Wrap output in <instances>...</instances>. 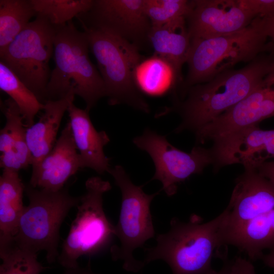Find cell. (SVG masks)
Here are the masks:
<instances>
[{
    "mask_svg": "<svg viewBox=\"0 0 274 274\" xmlns=\"http://www.w3.org/2000/svg\"><path fill=\"white\" fill-rule=\"evenodd\" d=\"M139 149L152 159L155 172L152 180H157L168 196L174 195L178 184L191 176L200 174L208 165L213 164L211 149L196 146L190 152L183 151L170 144L165 136L146 128L133 140Z\"/></svg>",
    "mask_w": 274,
    "mask_h": 274,
    "instance_id": "10",
    "label": "cell"
},
{
    "mask_svg": "<svg viewBox=\"0 0 274 274\" xmlns=\"http://www.w3.org/2000/svg\"><path fill=\"white\" fill-rule=\"evenodd\" d=\"M55 26L39 15L0 52V61L44 104L54 53Z\"/></svg>",
    "mask_w": 274,
    "mask_h": 274,
    "instance_id": "9",
    "label": "cell"
},
{
    "mask_svg": "<svg viewBox=\"0 0 274 274\" xmlns=\"http://www.w3.org/2000/svg\"><path fill=\"white\" fill-rule=\"evenodd\" d=\"M29 203L24 207L13 246L38 254L46 252L49 263L57 260L59 229L70 210L77 207L80 197L71 195L66 188L52 191L33 187L24 191Z\"/></svg>",
    "mask_w": 274,
    "mask_h": 274,
    "instance_id": "5",
    "label": "cell"
},
{
    "mask_svg": "<svg viewBox=\"0 0 274 274\" xmlns=\"http://www.w3.org/2000/svg\"><path fill=\"white\" fill-rule=\"evenodd\" d=\"M262 18L244 29L217 37L193 39L186 63L185 87L209 81L241 62H251L269 48Z\"/></svg>",
    "mask_w": 274,
    "mask_h": 274,
    "instance_id": "4",
    "label": "cell"
},
{
    "mask_svg": "<svg viewBox=\"0 0 274 274\" xmlns=\"http://www.w3.org/2000/svg\"><path fill=\"white\" fill-rule=\"evenodd\" d=\"M134 80L142 94L156 97L168 93L179 81L170 63L154 54L138 63L134 71Z\"/></svg>",
    "mask_w": 274,
    "mask_h": 274,
    "instance_id": "23",
    "label": "cell"
},
{
    "mask_svg": "<svg viewBox=\"0 0 274 274\" xmlns=\"http://www.w3.org/2000/svg\"><path fill=\"white\" fill-rule=\"evenodd\" d=\"M64 274H97L93 272L90 268V265L86 266L85 267H78L66 269L64 271Z\"/></svg>",
    "mask_w": 274,
    "mask_h": 274,
    "instance_id": "33",
    "label": "cell"
},
{
    "mask_svg": "<svg viewBox=\"0 0 274 274\" xmlns=\"http://www.w3.org/2000/svg\"><path fill=\"white\" fill-rule=\"evenodd\" d=\"M255 17H266L274 14V0H243Z\"/></svg>",
    "mask_w": 274,
    "mask_h": 274,
    "instance_id": "29",
    "label": "cell"
},
{
    "mask_svg": "<svg viewBox=\"0 0 274 274\" xmlns=\"http://www.w3.org/2000/svg\"><path fill=\"white\" fill-rule=\"evenodd\" d=\"M145 11L152 27L186 18L191 5L187 0H145Z\"/></svg>",
    "mask_w": 274,
    "mask_h": 274,
    "instance_id": "27",
    "label": "cell"
},
{
    "mask_svg": "<svg viewBox=\"0 0 274 274\" xmlns=\"http://www.w3.org/2000/svg\"><path fill=\"white\" fill-rule=\"evenodd\" d=\"M230 262L227 261L219 271L214 270L210 274H229Z\"/></svg>",
    "mask_w": 274,
    "mask_h": 274,
    "instance_id": "35",
    "label": "cell"
},
{
    "mask_svg": "<svg viewBox=\"0 0 274 274\" xmlns=\"http://www.w3.org/2000/svg\"><path fill=\"white\" fill-rule=\"evenodd\" d=\"M94 0H31L36 16L46 19L53 26L64 25L87 12Z\"/></svg>",
    "mask_w": 274,
    "mask_h": 274,
    "instance_id": "26",
    "label": "cell"
},
{
    "mask_svg": "<svg viewBox=\"0 0 274 274\" xmlns=\"http://www.w3.org/2000/svg\"><path fill=\"white\" fill-rule=\"evenodd\" d=\"M186 17L191 40L212 38L241 30L256 17L243 0L191 1Z\"/></svg>",
    "mask_w": 274,
    "mask_h": 274,
    "instance_id": "13",
    "label": "cell"
},
{
    "mask_svg": "<svg viewBox=\"0 0 274 274\" xmlns=\"http://www.w3.org/2000/svg\"><path fill=\"white\" fill-rule=\"evenodd\" d=\"M6 117L0 131V166L3 169L18 171L32 165V156L26 139V127L20 110L11 98L1 102Z\"/></svg>",
    "mask_w": 274,
    "mask_h": 274,
    "instance_id": "18",
    "label": "cell"
},
{
    "mask_svg": "<svg viewBox=\"0 0 274 274\" xmlns=\"http://www.w3.org/2000/svg\"><path fill=\"white\" fill-rule=\"evenodd\" d=\"M229 274H256L255 268L250 260L236 257L230 261Z\"/></svg>",
    "mask_w": 274,
    "mask_h": 274,
    "instance_id": "30",
    "label": "cell"
},
{
    "mask_svg": "<svg viewBox=\"0 0 274 274\" xmlns=\"http://www.w3.org/2000/svg\"><path fill=\"white\" fill-rule=\"evenodd\" d=\"M261 259L266 265L274 269V249L270 250L268 254L263 255Z\"/></svg>",
    "mask_w": 274,
    "mask_h": 274,
    "instance_id": "34",
    "label": "cell"
},
{
    "mask_svg": "<svg viewBox=\"0 0 274 274\" xmlns=\"http://www.w3.org/2000/svg\"><path fill=\"white\" fill-rule=\"evenodd\" d=\"M224 212L211 221L200 223L193 215L184 222L174 218L169 230L160 234L157 244L146 249L145 264L156 260L164 261L173 274H210L214 270L211 262L216 251L223 246Z\"/></svg>",
    "mask_w": 274,
    "mask_h": 274,
    "instance_id": "2",
    "label": "cell"
},
{
    "mask_svg": "<svg viewBox=\"0 0 274 274\" xmlns=\"http://www.w3.org/2000/svg\"><path fill=\"white\" fill-rule=\"evenodd\" d=\"M274 117V68L245 98L197 131L203 144Z\"/></svg>",
    "mask_w": 274,
    "mask_h": 274,
    "instance_id": "12",
    "label": "cell"
},
{
    "mask_svg": "<svg viewBox=\"0 0 274 274\" xmlns=\"http://www.w3.org/2000/svg\"><path fill=\"white\" fill-rule=\"evenodd\" d=\"M85 187L57 260L65 269L79 266L78 259L82 256L99 253L115 235V226L107 218L102 205L103 194L111 189L110 183L99 177H92L86 181Z\"/></svg>",
    "mask_w": 274,
    "mask_h": 274,
    "instance_id": "7",
    "label": "cell"
},
{
    "mask_svg": "<svg viewBox=\"0 0 274 274\" xmlns=\"http://www.w3.org/2000/svg\"><path fill=\"white\" fill-rule=\"evenodd\" d=\"M67 111L82 168L88 167L99 174L109 172L110 158L104 151V147L110 142L108 134L105 131L95 129L86 109H80L73 102Z\"/></svg>",
    "mask_w": 274,
    "mask_h": 274,
    "instance_id": "17",
    "label": "cell"
},
{
    "mask_svg": "<svg viewBox=\"0 0 274 274\" xmlns=\"http://www.w3.org/2000/svg\"><path fill=\"white\" fill-rule=\"evenodd\" d=\"M256 170L262 176L274 184V161H265Z\"/></svg>",
    "mask_w": 274,
    "mask_h": 274,
    "instance_id": "31",
    "label": "cell"
},
{
    "mask_svg": "<svg viewBox=\"0 0 274 274\" xmlns=\"http://www.w3.org/2000/svg\"><path fill=\"white\" fill-rule=\"evenodd\" d=\"M223 241L246 253L250 261L261 259L264 250L274 249V210L227 232Z\"/></svg>",
    "mask_w": 274,
    "mask_h": 274,
    "instance_id": "22",
    "label": "cell"
},
{
    "mask_svg": "<svg viewBox=\"0 0 274 274\" xmlns=\"http://www.w3.org/2000/svg\"><path fill=\"white\" fill-rule=\"evenodd\" d=\"M145 0H94L91 8L76 18L82 27L97 29L139 47L148 43L151 24Z\"/></svg>",
    "mask_w": 274,
    "mask_h": 274,
    "instance_id": "11",
    "label": "cell"
},
{
    "mask_svg": "<svg viewBox=\"0 0 274 274\" xmlns=\"http://www.w3.org/2000/svg\"><path fill=\"white\" fill-rule=\"evenodd\" d=\"M273 68V57L258 56L243 68L189 87L185 99L174 107L182 118L176 132H196L245 98Z\"/></svg>",
    "mask_w": 274,
    "mask_h": 274,
    "instance_id": "1",
    "label": "cell"
},
{
    "mask_svg": "<svg viewBox=\"0 0 274 274\" xmlns=\"http://www.w3.org/2000/svg\"><path fill=\"white\" fill-rule=\"evenodd\" d=\"M54 26L55 66L46 87L45 101L61 99L73 91L84 100L89 112L105 96V91L99 72L90 60L87 35L72 20Z\"/></svg>",
    "mask_w": 274,
    "mask_h": 274,
    "instance_id": "3",
    "label": "cell"
},
{
    "mask_svg": "<svg viewBox=\"0 0 274 274\" xmlns=\"http://www.w3.org/2000/svg\"><path fill=\"white\" fill-rule=\"evenodd\" d=\"M32 167L29 184L33 187L52 191L62 189L67 180L82 168L69 122L52 150Z\"/></svg>",
    "mask_w": 274,
    "mask_h": 274,
    "instance_id": "16",
    "label": "cell"
},
{
    "mask_svg": "<svg viewBox=\"0 0 274 274\" xmlns=\"http://www.w3.org/2000/svg\"><path fill=\"white\" fill-rule=\"evenodd\" d=\"M274 210V184L256 170H245L235 180L229 204L224 211L225 233Z\"/></svg>",
    "mask_w": 274,
    "mask_h": 274,
    "instance_id": "15",
    "label": "cell"
},
{
    "mask_svg": "<svg viewBox=\"0 0 274 274\" xmlns=\"http://www.w3.org/2000/svg\"><path fill=\"white\" fill-rule=\"evenodd\" d=\"M0 257V274H40L47 268L38 260V254L16 246Z\"/></svg>",
    "mask_w": 274,
    "mask_h": 274,
    "instance_id": "28",
    "label": "cell"
},
{
    "mask_svg": "<svg viewBox=\"0 0 274 274\" xmlns=\"http://www.w3.org/2000/svg\"><path fill=\"white\" fill-rule=\"evenodd\" d=\"M211 149L213 164L218 168L234 164L245 170H256L269 158H274V129L263 130L258 125L230 133L213 141Z\"/></svg>",
    "mask_w": 274,
    "mask_h": 274,
    "instance_id": "14",
    "label": "cell"
},
{
    "mask_svg": "<svg viewBox=\"0 0 274 274\" xmlns=\"http://www.w3.org/2000/svg\"><path fill=\"white\" fill-rule=\"evenodd\" d=\"M108 173L114 178L122 194L119 221L115 226V235L119 239L120 245L111 247L112 258L114 260H122L123 267L126 270L136 272L145 264L136 260L133 252L154 236L150 204L159 192L146 194L142 189L143 186L132 182L120 165L111 168Z\"/></svg>",
    "mask_w": 274,
    "mask_h": 274,
    "instance_id": "8",
    "label": "cell"
},
{
    "mask_svg": "<svg viewBox=\"0 0 274 274\" xmlns=\"http://www.w3.org/2000/svg\"><path fill=\"white\" fill-rule=\"evenodd\" d=\"M0 89L10 96L18 106L24 117L25 126L34 124V118L44 104L17 77L4 63L0 61Z\"/></svg>",
    "mask_w": 274,
    "mask_h": 274,
    "instance_id": "25",
    "label": "cell"
},
{
    "mask_svg": "<svg viewBox=\"0 0 274 274\" xmlns=\"http://www.w3.org/2000/svg\"><path fill=\"white\" fill-rule=\"evenodd\" d=\"M36 17L31 0L0 1V52Z\"/></svg>",
    "mask_w": 274,
    "mask_h": 274,
    "instance_id": "24",
    "label": "cell"
},
{
    "mask_svg": "<svg viewBox=\"0 0 274 274\" xmlns=\"http://www.w3.org/2000/svg\"><path fill=\"white\" fill-rule=\"evenodd\" d=\"M25 187L18 171L3 169L0 177V255L13 246L25 207Z\"/></svg>",
    "mask_w": 274,
    "mask_h": 274,
    "instance_id": "19",
    "label": "cell"
},
{
    "mask_svg": "<svg viewBox=\"0 0 274 274\" xmlns=\"http://www.w3.org/2000/svg\"><path fill=\"white\" fill-rule=\"evenodd\" d=\"M262 18L267 36L274 42V14Z\"/></svg>",
    "mask_w": 274,
    "mask_h": 274,
    "instance_id": "32",
    "label": "cell"
},
{
    "mask_svg": "<svg viewBox=\"0 0 274 274\" xmlns=\"http://www.w3.org/2000/svg\"><path fill=\"white\" fill-rule=\"evenodd\" d=\"M148 43L154 54L167 61L175 70L179 81L182 68L186 63L191 45L186 18L158 27H151Z\"/></svg>",
    "mask_w": 274,
    "mask_h": 274,
    "instance_id": "21",
    "label": "cell"
},
{
    "mask_svg": "<svg viewBox=\"0 0 274 274\" xmlns=\"http://www.w3.org/2000/svg\"><path fill=\"white\" fill-rule=\"evenodd\" d=\"M75 96L71 91L61 99L46 100L44 112L39 121L26 128V139L32 156V166L38 163L53 149L62 118L74 102Z\"/></svg>",
    "mask_w": 274,
    "mask_h": 274,
    "instance_id": "20",
    "label": "cell"
},
{
    "mask_svg": "<svg viewBox=\"0 0 274 274\" xmlns=\"http://www.w3.org/2000/svg\"><path fill=\"white\" fill-rule=\"evenodd\" d=\"M83 28L89 49L96 60L108 104L126 105L149 113V106L134 80L135 67L143 58L139 48L126 40L101 31Z\"/></svg>",
    "mask_w": 274,
    "mask_h": 274,
    "instance_id": "6",
    "label": "cell"
}]
</instances>
